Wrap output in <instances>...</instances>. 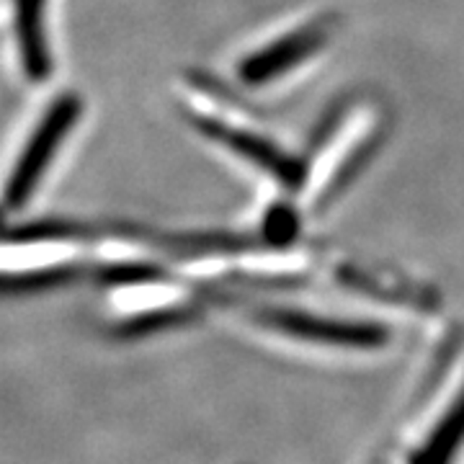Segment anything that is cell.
<instances>
[{
  "instance_id": "obj_7",
  "label": "cell",
  "mask_w": 464,
  "mask_h": 464,
  "mask_svg": "<svg viewBox=\"0 0 464 464\" xmlns=\"http://www.w3.org/2000/svg\"><path fill=\"white\" fill-rule=\"evenodd\" d=\"M464 444V387L459 398L449 405L444 415L433 423V429L426 433V439L418 444L413 454L408 457V464H451L457 451Z\"/></svg>"
},
{
  "instance_id": "obj_4",
  "label": "cell",
  "mask_w": 464,
  "mask_h": 464,
  "mask_svg": "<svg viewBox=\"0 0 464 464\" xmlns=\"http://www.w3.org/2000/svg\"><path fill=\"white\" fill-rule=\"evenodd\" d=\"M258 320L276 331L304 338V341H320V343H335V346H380L387 341V333L380 325L369 323H348L335 317H320L284 307H264Z\"/></svg>"
},
{
  "instance_id": "obj_1",
  "label": "cell",
  "mask_w": 464,
  "mask_h": 464,
  "mask_svg": "<svg viewBox=\"0 0 464 464\" xmlns=\"http://www.w3.org/2000/svg\"><path fill=\"white\" fill-rule=\"evenodd\" d=\"M382 116L377 106L359 103L351 106L328 127L325 137L317 142L310 166L302 173V201L320 204L335 194V188L364 160L380 134Z\"/></svg>"
},
{
  "instance_id": "obj_2",
  "label": "cell",
  "mask_w": 464,
  "mask_h": 464,
  "mask_svg": "<svg viewBox=\"0 0 464 464\" xmlns=\"http://www.w3.org/2000/svg\"><path fill=\"white\" fill-rule=\"evenodd\" d=\"M188 111L194 116L197 127L212 134L215 140L225 142L227 148L235 150L237 155H243L253 166L266 170L268 176H274L276 181L299 188L304 168L297 166L284 150L276 148V142L264 132H258L250 119L235 109H225L222 99L215 96L212 91H191L188 93Z\"/></svg>"
},
{
  "instance_id": "obj_3",
  "label": "cell",
  "mask_w": 464,
  "mask_h": 464,
  "mask_svg": "<svg viewBox=\"0 0 464 464\" xmlns=\"http://www.w3.org/2000/svg\"><path fill=\"white\" fill-rule=\"evenodd\" d=\"M78 114H81V101L75 96H60L52 103V109L39 121L36 132L32 134L21 160H18L11 179H8V188H5L8 209H18L32 197L36 183L44 176V170L52 163L57 148H60V142L65 140L70 130H72V124L78 121Z\"/></svg>"
},
{
  "instance_id": "obj_6",
  "label": "cell",
  "mask_w": 464,
  "mask_h": 464,
  "mask_svg": "<svg viewBox=\"0 0 464 464\" xmlns=\"http://www.w3.org/2000/svg\"><path fill=\"white\" fill-rule=\"evenodd\" d=\"M328 32H331L328 21H315V24H307V26L295 29L292 34L276 39L274 44H268V47L258 50L256 54H250L248 60H243V65H240L243 81H248V83H266V81L282 75L286 70H292L304 57L315 54L325 44Z\"/></svg>"
},
{
  "instance_id": "obj_8",
  "label": "cell",
  "mask_w": 464,
  "mask_h": 464,
  "mask_svg": "<svg viewBox=\"0 0 464 464\" xmlns=\"http://www.w3.org/2000/svg\"><path fill=\"white\" fill-rule=\"evenodd\" d=\"M44 0H16L18 44L24 54V67L34 81L50 75V52L44 39Z\"/></svg>"
},
{
  "instance_id": "obj_5",
  "label": "cell",
  "mask_w": 464,
  "mask_h": 464,
  "mask_svg": "<svg viewBox=\"0 0 464 464\" xmlns=\"http://www.w3.org/2000/svg\"><path fill=\"white\" fill-rule=\"evenodd\" d=\"M78 243L67 230L24 232L18 240L8 237L5 243V274L8 279H29L34 274L63 271L78 256Z\"/></svg>"
}]
</instances>
